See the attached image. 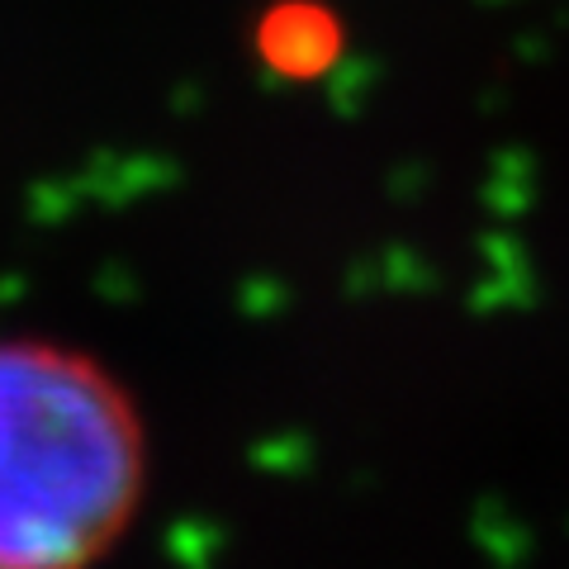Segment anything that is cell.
<instances>
[{
  "label": "cell",
  "mask_w": 569,
  "mask_h": 569,
  "mask_svg": "<svg viewBox=\"0 0 569 569\" xmlns=\"http://www.w3.org/2000/svg\"><path fill=\"white\" fill-rule=\"evenodd\" d=\"M342 29L318 6H280L261 24V58L280 77H313L337 58Z\"/></svg>",
  "instance_id": "2"
},
{
  "label": "cell",
  "mask_w": 569,
  "mask_h": 569,
  "mask_svg": "<svg viewBox=\"0 0 569 569\" xmlns=\"http://www.w3.org/2000/svg\"><path fill=\"white\" fill-rule=\"evenodd\" d=\"M152 498V427L100 351L0 332V569H100Z\"/></svg>",
  "instance_id": "1"
}]
</instances>
